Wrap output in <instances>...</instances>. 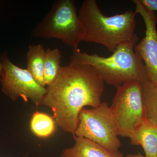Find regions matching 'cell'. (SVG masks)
Segmentation results:
<instances>
[{"instance_id":"4","label":"cell","mask_w":157,"mask_h":157,"mask_svg":"<svg viewBox=\"0 0 157 157\" xmlns=\"http://www.w3.org/2000/svg\"><path fill=\"white\" fill-rule=\"evenodd\" d=\"M84 28L76 11L75 1L58 0L33 29L36 38L59 39L73 49L83 40Z\"/></svg>"},{"instance_id":"1","label":"cell","mask_w":157,"mask_h":157,"mask_svg":"<svg viewBox=\"0 0 157 157\" xmlns=\"http://www.w3.org/2000/svg\"><path fill=\"white\" fill-rule=\"evenodd\" d=\"M104 88V82L95 68L69 64L61 67L55 80L46 87L43 105L52 110L57 125L74 135L80 111L86 106H99Z\"/></svg>"},{"instance_id":"17","label":"cell","mask_w":157,"mask_h":157,"mask_svg":"<svg viewBox=\"0 0 157 157\" xmlns=\"http://www.w3.org/2000/svg\"><path fill=\"white\" fill-rule=\"evenodd\" d=\"M2 63L0 61V76H1V73H2Z\"/></svg>"},{"instance_id":"5","label":"cell","mask_w":157,"mask_h":157,"mask_svg":"<svg viewBox=\"0 0 157 157\" xmlns=\"http://www.w3.org/2000/svg\"><path fill=\"white\" fill-rule=\"evenodd\" d=\"M74 135L89 139L111 151H119L121 146L116 123L107 102L91 109H82Z\"/></svg>"},{"instance_id":"13","label":"cell","mask_w":157,"mask_h":157,"mask_svg":"<svg viewBox=\"0 0 157 157\" xmlns=\"http://www.w3.org/2000/svg\"><path fill=\"white\" fill-rule=\"evenodd\" d=\"M55 121L53 117L43 113L36 111L30 121L31 131L34 135L41 138H47L55 131Z\"/></svg>"},{"instance_id":"3","label":"cell","mask_w":157,"mask_h":157,"mask_svg":"<svg viewBox=\"0 0 157 157\" xmlns=\"http://www.w3.org/2000/svg\"><path fill=\"white\" fill-rule=\"evenodd\" d=\"M132 10L111 16L104 15L96 0H85L78 17L84 28L82 41L101 44L113 52L121 44L131 41L135 33L136 21Z\"/></svg>"},{"instance_id":"14","label":"cell","mask_w":157,"mask_h":157,"mask_svg":"<svg viewBox=\"0 0 157 157\" xmlns=\"http://www.w3.org/2000/svg\"><path fill=\"white\" fill-rule=\"evenodd\" d=\"M61 52L58 48H48L45 51L44 60V78L45 85L55 80L62 67L60 66Z\"/></svg>"},{"instance_id":"8","label":"cell","mask_w":157,"mask_h":157,"mask_svg":"<svg viewBox=\"0 0 157 157\" xmlns=\"http://www.w3.org/2000/svg\"><path fill=\"white\" fill-rule=\"evenodd\" d=\"M135 12L143 18L146 27L145 36L135 46V52L145 65L149 81L157 84V17L148 11L139 0H134Z\"/></svg>"},{"instance_id":"2","label":"cell","mask_w":157,"mask_h":157,"mask_svg":"<svg viewBox=\"0 0 157 157\" xmlns=\"http://www.w3.org/2000/svg\"><path fill=\"white\" fill-rule=\"evenodd\" d=\"M138 38L120 45L110 56L72 50L70 64L88 65L95 68L104 82L117 88L129 82L144 84L149 81L145 65L134 50Z\"/></svg>"},{"instance_id":"11","label":"cell","mask_w":157,"mask_h":157,"mask_svg":"<svg viewBox=\"0 0 157 157\" xmlns=\"http://www.w3.org/2000/svg\"><path fill=\"white\" fill-rule=\"evenodd\" d=\"M45 51L42 44L31 45L27 53V70L34 79L43 87L46 86L44 78Z\"/></svg>"},{"instance_id":"9","label":"cell","mask_w":157,"mask_h":157,"mask_svg":"<svg viewBox=\"0 0 157 157\" xmlns=\"http://www.w3.org/2000/svg\"><path fill=\"white\" fill-rule=\"evenodd\" d=\"M73 139L74 145L63 151L64 157H124L119 151H110L84 137L74 135Z\"/></svg>"},{"instance_id":"18","label":"cell","mask_w":157,"mask_h":157,"mask_svg":"<svg viewBox=\"0 0 157 157\" xmlns=\"http://www.w3.org/2000/svg\"><path fill=\"white\" fill-rule=\"evenodd\" d=\"M61 157H64V156H63V155H62V156H61Z\"/></svg>"},{"instance_id":"15","label":"cell","mask_w":157,"mask_h":157,"mask_svg":"<svg viewBox=\"0 0 157 157\" xmlns=\"http://www.w3.org/2000/svg\"><path fill=\"white\" fill-rule=\"evenodd\" d=\"M140 2L148 11H157V0H139Z\"/></svg>"},{"instance_id":"7","label":"cell","mask_w":157,"mask_h":157,"mask_svg":"<svg viewBox=\"0 0 157 157\" xmlns=\"http://www.w3.org/2000/svg\"><path fill=\"white\" fill-rule=\"evenodd\" d=\"M2 70L0 76L2 90L13 101L19 98L30 100L37 106L43 105L46 88L36 81L27 69L19 67L11 62L6 51L0 54Z\"/></svg>"},{"instance_id":"10","label":"cell","mask_w":157,"mask_h":157,"mask_svg":"<svg viewBox=\"0 0 157 157\" xmlns=\"http://www.w3.org/2000/svg\"><path fill=\"white\" fill-rule=\"evenodd\" d=\"M133 145L142 147L145 157H157V125L144 119L128 137Z\"/></svg>"},{"instance_id":"12","label":"cell","mask_w":157,"mask_h":157,"mask_svg":"<svg viewBox=\"0 0 157 157\" xmlns=\"http://www.w3.org/2000/svg\"><path fill=\"white\" fill-rule=\"evenodd\" d=\"M142 97L145 119L157 125V84H142Z\"/></svg>"},{"instance_id":"6","label":"cell","mask_w":157,"mask_h":157,"mask_svg":"<svg viewBox=\"0 0 157 157\" xmlns=\"http://www.w3.org/2000/svg\"><path fill=\"white\" fill-rule=\"evenodd\" d=\"M110 106L117 126L119 136L128 137L144 119L142 84L129 82L117 88Z\"/></svg>"},{"instance_id":"19","label":"cell","mask_w":157,"mask_h":157,"mask_svg":"<svg viewBox=\"0 0 157 157\" xmlns=\"http://www.w3.org/2000/svg\"><path fill=\"white\" fill-rule=\"evenodd\" d=\"M0 3H1V1H0Z\"/></svg>"},{"instance_id":"16","label":"cell","mask_w":157,"mask_h":157,"mask_svg":"<svg viewBox=\"0 0 157 157\" xmlns=\"http://www.w3.org/2000/svg\"><path fill=\"white\" fill-rule=\"evenodd\" d=\"M126 157H145V156H144L142 154L139 152L136 154H128L127 155Z\"/></svg>"}]
</instances>
